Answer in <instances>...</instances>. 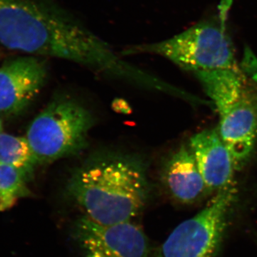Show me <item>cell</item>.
Here are the masks:
<instances>
[{
	"instance_id": "obj_1",
	"label": "cell",
	"mask_w": 257,
	"mask_h": 257,
	"mask_svg": "<svg viewBox=\"0 0 257 257\" xmlns=\"http://www.w3.org/2000/svg\"><path fill=\"white\" fill-rule=\"evenodd\" d=\"M147 165L142 157L106 152L84 161L71 172L69 197L98 224L130 221L148 200Z\"/></svg>"
},
{
	"instance_id": "obj_2",
	"label": "cell",
	"mask_w": 257,
	"mask_h": 257,
	"mask_svg": "<svg viewBox=\"0 0 257 257\" xmlns=\"http://www.w3.org/2000/svg\"><path fill=\"white\" fill-rule=\"evenodd\" d=\"M73 15L53 0H0V43L50 57L70 37Z\"/></svg>"
},
{
	"instance_id": "obj_3",
	"label": "cell",
	"mask_w": 257,
	"mask_h": 257,
	"mask_svg": "<svg viewBox=\"0 0 257 257\" xmlns=\"http://www.w3.org/2000/svg\"><path fill=\"white\" fill-rule=\"evenodd\" d=\"M230 5L231 0H223L216 18L196 24L164 41L128 47L120 55L161 56L194 74L237 67L234 45L226 27Z\"/></svg>"
},
{
	"instance_id": "obj_4",
	"label": "cell",
	"mask_w": 257,
	"mask_h": 257,
	"mask_svg": "<svg viewBox=\"0 0 257 257\" xmlns=\"http://www.w3.org/2000/svg\"><path fill=\"white\" fill-rule=\"evenodd\" d=\"M94 125L90 111L68 96H57L32 121L27 133L37 165L77 156L88 146Z\"/></svg>"
},
{
	"instance_id": "obj_5",
	"label": "cell",
	"mask_w": 257,
	"mask_h": 257,
	"mask_svg": "<svg viewBox=\"0 0 257 257\" xmlns=\"http://www.w3.org/2000/svg\"><path fill=\"white\" fill-rule=\"evenodd\" d=\"M236 198L234 185L216 192L204 209L171 233L156 257H216Z\"/></svg>"
},
{
	"instance_id": "obj_6",
	"label": "cell",
	"mask_w": 257,
	"mask_h": 257,
	"mask_svg": "<svg viewBox=\"0 0 257 257\" xmlns=\"http://www.w3.org/2000/svg\"><path fill=\"white\" fill-rule=\"evenodd\" d=\"M73 235L86 257H150L146 235L130 221L104 225L84 216L74 224Z\"/></svg>"
},
{
	"instance_id": "obj_7",
	"label": "cell",
	"mask_w": 257,
	"mask_h": 257,
	"mask_svg": "<svg viewBox=\"0 0 257 257\" xmlns=\"http://www.w3.org/2000/svg\"><path fill=\"white\" fill-rule=\"evenodd\" d=\"M47 76L45 62L22 57L0 67V113L17 115L27 109L40 94Z\"/></svg>"
},
{
	"instance_id": "obj_8",
	"label": "cell",
	"mask_w": 257,
	"mask_h": 257,
	"mask_svg": "<svg viewBox=\"0 0 257 257\" xmlns=\"http://www.w3.org/2000/svg\"><path fill=\"white\" fill-rule=\"evenodd\" d=\"M220 115L217 128L236 170L246 166L257 143V87L246 85L239 99Z\"/></svg>"
},
{
	"instance_id": "obj_9",
	"label": "cell",
	"mask_w": 257,
	"mask_h": 257,
	"mask_svg": "<svg viewBox=\"0 0 257 257\" xmlns=\"http://www.w3.org/2000/svg\"><path fill=\"white\" fill-rule=\"evenodd\" d=\"M188 144L209 192L234 185V161L217 128L195 134Z\"/></svg>"
},
{
	"instance_id": "obj_10",
	"label": "cell",
	"mask_w": 257,
	"mask_h": 257,
	"mask_svg": "<svg viewBox=\"0 0 257 257\" xmlns=\"http://www.w3.org/2000/svg\"><path fill=\"white\" fill-rule=\"evenodd\" d=\"M160 178L171 197L182 204H193L210 193L189 144H182L166 157Z\"/></svg>"
},
{
	"instance_id": "obj_11",
	"label": "cell",
	"mask_w": 257,
	"mask_h": 257,
	"mask_svg": "<svg viewBox=\"0 0 257 257\" xmlns=\"http://www.w3.org/2000/svg\"><path fill=\"white\" fill-rule=\"evenodd\" d=\"M219 114L239 99L246 87V80L238 67L194 73Z\"/></svg>"
},
{
	"instance_id": "obj_12",
	"label": "cell",
	"mask_w": 257,
	"mask_h": 257,
	"mask_svg": "<svg viewBox=\"0 0 257 257\" xmlns=\"http://www.w3.org/2000/svg\"><path fill=\"white\" fill-rule=\"evenodd\" d=\"M0 162L15 167L30 180L37 161L26 138L0 133Z\"/></svg>"
},
{
	"instance_id": "obj_13",
	"label": "cell",
	"mask_w": 257,
	"mask_h": 257,
	"mask_svg": "<svg viewBox=\"0 0 257 257\" xmlns=\"http://www.w3.org/2000/svg\"><path fill=\"white\" fill-rule=\"evenodd\" d=\"M28 181L15 167L0 162V211L11 209L19 199L30 195Z\"/></svg>"
},
{
	"instance_id": "obj_14",
	"label": "cell",
	"mask_w": 257,
	"mask_h": 257,
	"mask_svg": "<svg viewBox=\"0 0 257 257\" xmlns=\"http://www.w3.org/2000/svg\"><path fill=\"white\" fill-rule=\"evenodd\" d=\"M3 133V123H2L1 120H0V133Z\"/></svg>"
}]
</instances>
